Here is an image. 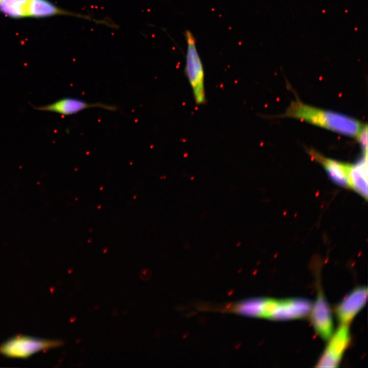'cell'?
Returning a JSON list of instances; mask_svg holds the SVG:
<instances>
[{
	"label": "cell",
	"instance_id": "cell-1",
	"mask_svg": "<svg viewBox=\"0 0 368 368\" xmlns=\"http://www.w3.org/2000/svg\"><path fill=\"white\" fill-rule=\"evenodd\" d=\"M277 117L302 120L344 135L356 137L364 125L348 116L311 106L297 99L291 102L284 113Z\"/></svg>",
	"mask_w": 368,
	"mask_h": 368
},
{
	"label": "cell",
	"instance_id": "cell-2",
	"mask_svg": "<svg viewBox=\"0 0 368 368\" xmlns=\"http://www.w3.org/2000/svg\"><path fill=\"white\" fill-rule=\"evenodd\" d=\"M185 37L187 43L185 72L195 103L197 105H203L206 102L203 66L193 34L189 30H186Z\"/></svg>",
	"mask_w": 368,
	"mask_h": 368
},
{
	"label": "cell",
	"instance_id": "cell-3",
	"mask_svg": "<svg viewBox=\"0 0 368 368\" xmlns=\"http://www.w3.org/2000/svg\"><path fill=\"white\" fill-rule=\"evenodd\" d=\"M61 340L17 335L0 344V354L10 358H26L41 351L60 346Z\"/></svg>",
	"mask_w": 368,
	"mask_h": 368
},
{
	"label": "cell",
	"instance_id": "cell-4",
	"mask_svg": "<svg viewBox=\"0 0 368 368\" xmlns=\"http://www.w3.org/2000/svg\"><path fill=\"white\" fill-rule=\"evenodd\" d=\"M327 346L317 363L319 367L338 366L344 352L351 340L348 325L341 324L335 333L332 335Z\"/></svg>",
	"mask_w": 368,
	"mask_h": 368
},
{
	"label": "cell",
	"instance_id": "cell-5",
	"mask_svg": "<svg viewBox=\"0 0 368 368\" xmlns=\"http://www.w3.org/2000/svg\"><path fill=\"white\" fill-rule=\"evenodd\" d=\"M311 310V320L315 332L322 338L328 340L333 331V323L330 306L320 289Z\"/></svg>",
	"mask_w": 368,
	"mask_h": 368
},
{
	"label": "cell",
	"instance_id": "cell-6",
	"mask_svg": "<svg viewBox=\"0 0 368 368\" xmlns=\"http://www.w3.org/2000/svg\"><path fill=\"white\" fill-rule=\"evenodd\" d=\"M93 107H98L110 111L117 109V107L114 105L101 103H89L83 100L73 97L61 98L51 104L36 107L35 109L66 116L75 114L84 109Z\"/></svg>",
	"mask_w": 368,
	"mask_h": 368
},
{
	"label": "cell",
	"instance_id": "cell-7",
	"mask_svg": "<svg viewBox=\"0 0 368 368\" xmlns=\"http://www.w3.org/2000/svg\"><path fill=\"white\" fill-rule=\"evenodd\" d=\"M366 287H358L349 293L337 306L336 316L341 324L348 325L366 303Z\"/></svg>",
	"mask_w": 368,
	"mask_h": 368
},
{
	"label": "cell",
	"instance_id": "cell-8",
	"mask_svg": "<svg viewBox=\"0 0 368 368\" xmlns=\"http://www.w3.org/2000/svg\"><path fill=\"white\" fill-rule=\"evenodd\" d=\"M312 305L310 301L304 298L280 300L272 319L288 320L305 317L310 313Z\"/></svg>",
	"mask_w": 368,
	"mask_h": 368
},
{
	"label": "cell",
	"instance_id": "cell-9",
	"mask_svg": "<svg viewBox=\"0 0 368 368\" xmlns=\"http://www.w3.org/2000/svg\"><path fill=\"white\" fill-rule=\"evenodd\" d=\"M310 155L324 168L330 179L336 185L350 188L349 183V164L342 163L323 156L314 150L309 149Z\"/></svg>",
	"mask_w": 368,
	"mask_h": 368
},
{
	"label": "cell",
	"instance_id": "cell-10",
	"mask_svg": "<svg viewBox=\"0 0 368 368\" xmlns=\"http://www.w3.org/2000/svg\"><path fill=\"white\" fill-rule=\"evenodd\" d=\"M349 187L367 199V153L354 164H349Z\"/></svg>",
	"mask_w": 368,
	"mask_h": 368
},
{
	"label": "cell",
	"instance_id": "cell-11",
	"mask_svg": "<svg viewBox=\"0 0 368 368\" xmlns=\"http://www.w3.org/2000/svg\"><path fill=\"white\" fill-rule=\"evenodd\" d=\"M29 0H2L0 10L5 14L14 17L27 16Z\"/></svg>",
	"mask_w": 368,
	"mask_h": 368
},
{
	"label": "cell",
	"instance_id": "cell-12",
	"mask_svg": "<svg viewBox=\"0 0 368 368\" xmlns=\"http://www.w3.org/2000/svg\"><path fill=\"white\" fill-rule=\"evenodd\" d=\"M367 125H364L356 138L360 144L363 153H367Z\"/></svg>",
	"mask_w": 368,
	"mask_h": 368
},
{
	"label": "cell",
	"instance_id": "cell-13",
	"mask_svg": "<svg viewBox=\"0 0 368 368\" xmlns=\"http://www.w3.org/2000/svg\"><path fill=\"white\" fill-rule=\"evenodd\" d=\"M2 1V0H0V3Z\"/></svg>",
	"mask_w": 368,
	"mask_h": 368
}]
</instances>
